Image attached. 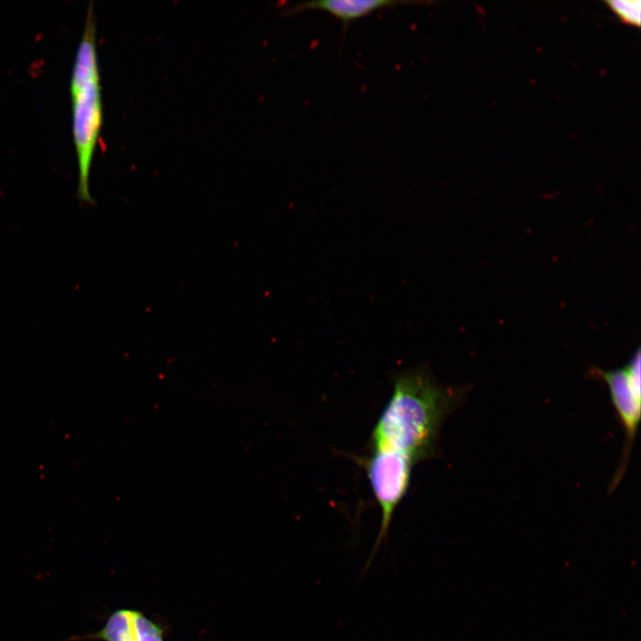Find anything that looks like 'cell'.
I'll return each mask as SVG.
<instances>
[{
    "instance_id": "1",
    "label": "cell",
    "mask_w": 641,
    "mask_h": 641,
    "mask_svg": "<svg viewBox=\"0 0 641 641\" xmlns=\"http://www.w3.org/2000/svg\"><path fill=\"white\" fill-rule=\"evenodd\" d=\"M457 400L456 391L437 384L423 367L398 373L371 433L370 450L394 451L415 464L427 458Z\"/></svg>"
},
{
    "instance_id": "2",
    "label": "cell",
    "mask_w": 641,
    "mask_h": 641,
    "mask_svg": "<svg viewBox=\"0 0 641 641\" xmlns=\"http://www.w3.org/2000/svg\"><path fill=\"white\" fill-rule=\"evenodd\" d=\"M69 88L71 130L78 178L77 197L83 203L94 205L90 193L89 178L103 114L96 46V20L92 4L88 7L76 51Z\"/></svg>"
},
{
    "instance_id": "3",
    "label": "cell",
    "mask_w": 641,
    "mask_h": 641,
    "mask_svg": "<svg viewBox=\"0 0 641 641\" xmlns=\"http://www.w3.org/2000/svg\"><path fill=\"white\" fill-rule=\"evenodd\" d=\"M414 465L408 457L385 450H371L364 461L371 490L381 510V524L362 573L368 571L381 544L387 540L394 514L410 486Z\"/></svg>"
},
{
    "instance_id": "4",
    "label": "cell",
    "mask_w": 641,
    "mask_h": 641,
    "mask_svg": "<svg viewBox=\"0 0 641 641\" xmlns=\"http://www.w3.org/2000/svg\"><path fill=\"white\" fill-rule=\"evenodd\" d=\"M640 350H637L629 362L621 369L605 371L594 367L590 369L593 377H599L607 384L612 402L619 415L626 434L622 461L611 484L610 491H613L623 476L640 422Z\"/></svg>"
},
{
    "instance_id": "5",
    "label": "cell",
    "mask_w": 641,
    "mask_h": 641,
    "mask_svg": "<svg viewBox=\"0 0 641 641\" xmlns=\"http://www.w3.org/2000/svg\"><path fill=\"white\" fill-rule=\"evenodd\" d=\"M405 4L415 3L387 0H320L298 3L290 6L288 12L296 14L312 10L323 11L341 20L345 28L352 21L377 10Z\"/></svg>"
},
{
    "instance_id": "6",
    "label": "cell",
    "mask_w": 641,
    "mask_h": 641,
    "mask_svg": "<svg viewBox=\"0 0 641 641\" xmlns=\"http://www.w3.org/2000/svg\"><path fill=\"white\" fill-rule=\"evenodd\" d=\"M135 613L136 610L118 609L108 617L104 626L99 631L72 637V640L137 641Z\"/></svg>"
},
{
    "instance_id": "7",
    "label": "cell",
    "mask_w": 641,
    "mask_h": 641,
    "mask_svg": "<svg viewBox=\"0 0 641 641\" xmlns=\"http://www.w3.org/2000/svg\"><path fill=\"white\" fill-rule=\"evenodd\" d=\"M608 7L623 22L639 26L641 2L639 0L608 1Z\"/></svg>"
}]
</instances>
